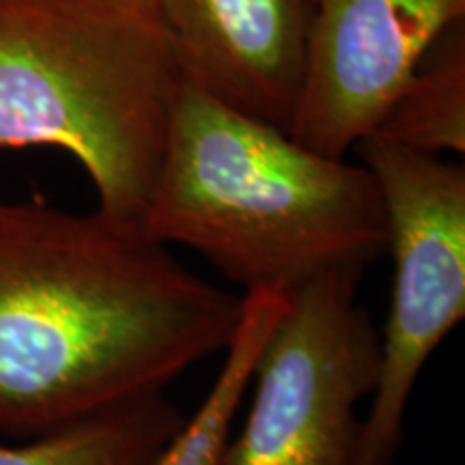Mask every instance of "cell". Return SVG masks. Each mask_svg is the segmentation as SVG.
I'll return each instance as SVG.
<instances>
[{"mask_svg":"<svg viewBox=\"0 0 465 465\" xmlns=\"http://www.w3.org/2000/svg\"><path fill=\"white\" fill-rule=\"evenodd\" d=\"M240 315L143 223L0 199V431L33 440L160 397L226 351Z\"/></svg>","mask_w":465,"mask_h":465,"instance_id":"cell-1","label":"cell"},{"mask_svg":"<svg viewBox=\"0 0 465 465\" xmlns=\"http://www.w3.org/2000/svg\"><path fill=\"white\" fill-rule=\"evenodd\" d=\"M141 223L243 291L366 270L388 246L369 168L306 149L188 84Z\"/></svg>","mask_w":465,"mask_h":465,"instance_id":"cell-2","label":"cell"},{"mask_svg":"<svg viewBox=\"0 0 465 465\" xmlns=\"http://www.w3.org/2000/svg\"><path fill=\"white\" fill-rule=\"evenodd\" d=\"M183 89L155 15L119 0H0V147L65 151L104 216L143 220Z\"/></svg>","mask_w":465,"mask_h":465,"instance_id":"cell-3","label":"cell"},{"mask_svg":"<svg viewBox=\"0 0 465 465\" xmlns=\"http://www.w3.org/2000/svg\"><path fill=\"white\" fill-rule=\"evenodd\" d=\"M358 147L381 194L394 284L356 465H391L418 375L465 317V168L373 134Z\"/></svg>","mask_w":465,"mask_h":465,"instance_id":"cell-4","label":"cell"},{"mask_svg":"<svg viewBox=\"0 0 465 465\" xmlns=\"http://www.w3.org/2000/svg\"><path fill=\"white\" fill-rule=\"evenodd\" d=\"M364 270L289 289L254 369V399L223 465H356L358 407L380 377V332L358 302Z\"/></svg>","mask_w":465,"mask_h":465,"instance_id":"cell-5","label":"cell"},{"mask_svg":"<svg viewBox=\"0 0 465 465\" xmlns=\"http://www.w3.org/2000/svg\"><path fill=\"white\" fill-rule=\"evenodd\" d=\"M465 0H312L304 91L289 136L345 158L373 130Z\"/></svg>","mask_w":465,"mask_h":465,"instance_id":"cell-6","label":"cell"},{"mask_svg":"<svg viewBox=\"0 0 465 465\" xmlns=\"http://www.w3.org/2000/svg\"><path fill=\"white\" fill-rule=\"evenodd\" d=\"M185 84L291 134L304 91L312 0H158Z\"/></svg>","mask_w":465,"mask_h":465,"instance_id":"cell-7","label":"cell"},{"mask_svg":"<svg viewBox=\"0 0 465 465\" xmlns=\"http://www.w3.org/2000/svg\"><path fill=\"white\" fill-rule=\"evenodd\" d=\"M289 304V289L243 291L242 315L224 351V362L205 401L149 465H223L232 418L252 383L265 342Z\"/></svg>","mask_w":465,"mask_h":465,"instance_id":"cell-8","label":"cell"},{"mask_svg":"<svg viewBox=\"0 0 465 465\" xmlns=\"http://www.w3.org/2000/svg\"><path fill=\"white\" fill-rule=\"evenodd\" d=\"M369 134L418 153H465V20L424 50Z\"/></svg>","mask_w":465,"mask_h":465,"instance_id":"cell-9","label":"cell"},{"mask_svg":"<svg viewBox=\"0 0 465 465\" xmlns=\"http://www.w3.org/2000/svg\"><path fill=\"white\" fill-rule=\"evenodd\" d=\"M185 418L164 394L116 407L22 446H0V465H149Z\"/></svg>","mask_w":465,"mask_h":465,"instance_id":"cell-10","label":"cell"},{"mask_svg":"<svg viewBox=\"0 0 465 465\" xmlns=\"http://www.w3.org/2000/svg\"><path fill=\"white\" fill-rule=\"evenodd\" d=\"M119 3L130 5V7H136L144 11V14H151L158 17V0H119Z\"/></svg>","mask_w":465,"mask_h":465,"instance_id":"cell-11","label":"cell"}]
</instances>
